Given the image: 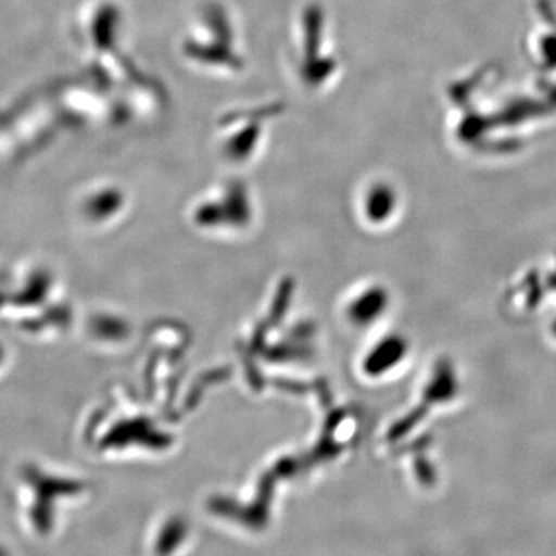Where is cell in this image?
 Masks as SVG:
<instances>
[{
  "label": "cell",
  "mask_w": 556,
  "mask_h": 556,
  "mask_svg": "<svg viewBox=\"0 0 556 556\" xmlns=\"http://www.w3.org/2000/svg\"><path fill=\"white\" fill-rule=\"evenodd\" d=\"M407 353L404 340L388 339L376 350L375 357L369 358V372H386V369L394 367Z\"/></svg>",
  "instance_id": "1"
},
{
  "label": "cell",
  "mask_w": 556,
  "mask_h": 556,
  "mask_svg": "<svg viewBox=\"0 0 556 556\" xmlns=\"http://www.w3.org/2000/svg\"><path fill=\"white\" fill-rule=\"evenodd\" d=\"M546 288L552 289V291L556 292V262L555 268L551 270V274L546 277Z\"/></svg>",
  "instance_id": "2"
},
{
  "label": "cell",
  "mask_w": 556,
  "mask_h": 556,
  "mask_svg": "<svg viewBox=\"0 0 556 556\" xmlns=\"http://www.w3.org/2000/svg\"><path fill=\"white\" fill-rule=\"evenodd\" d=\"M552 336L556 339V318L554 320V324H552Z\"/></svg>",
  "instance_id": "3"
}]
</instances>
